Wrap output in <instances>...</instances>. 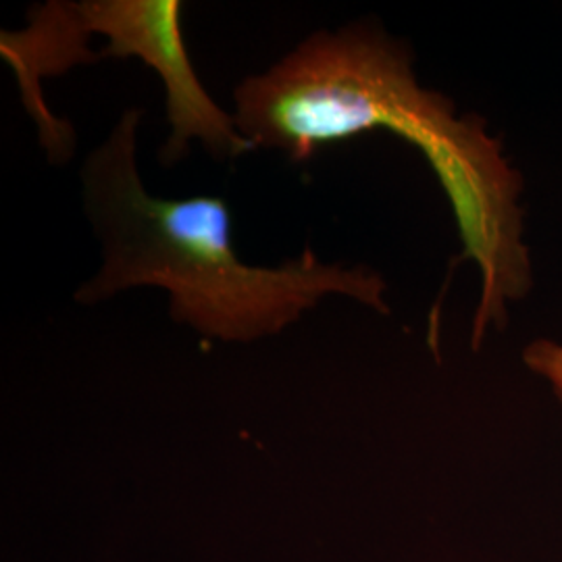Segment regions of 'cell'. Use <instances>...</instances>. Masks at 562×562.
Wrapping results in <instances>:
<instances>
[{"instance_id": "1", "label": "cell", "mask_w": 562, "mask_h": 562, "mask_svg": "<svg viewBox=\"0 0 562 562\" xmlns=\"http://www.w3.org/2000/svg\"><path fill=\"white\" fill-rule=\"evenodd\" d=\"M234 117L255 148L280 150L294 162L373 130L422 150L452 206L459 262H475L482 276L473 348L490 329H503L508 306L527 296L521 176L480 117H461L446 94L419 86L411 48L382 25L357 21L311 34L265 74L236 86Z\"/></svg>"}, {"instance_id": "2", "label": "cell", "mask_w": 562, "mask_h": 562, "mask_svg": "<svg viewBox=\"0 0 562 562\" xmlns=\"http://www.w3.org/2000/svg\"><path fill=\"white\" fill-rule=\"evenodd\" d=\"M142 117L144 109H125L81 162L83 213L101 241L102 261L76 290V302L99 304L142 285L161 288L173 322L225 344L278 336L327 296L392 313L380 273L322 261L311 246L276 267L241 261L223 196H153L138 171Z\"/></svg>"}, {"instance_id": "3", "label": "cell", "mask_w": 562, "mask_h": 562, "mask_svg": "<svg viewBox=\"0 0 562 562\" xmlns=\"http://www.w3.org/2000/svg\"><path fill=\"white\" fill-rule=\"evenodd\" d=\"M81 23L90 36L109 44L101 59H140L162 81L165 109L171 134L159 150V161L173 167L188 155L192 142L215 161H236L257 150L209 90L188 55L181 34L180 0H80Z\"/></svg>"}, {"instance_id": "4", "label": "cell", "mask_w": 562, "mask_h": 562, "mask_svg": "<svg viewBox=\"0 0 562 562\" xmlns=\"http://www.w3.org/2000/svg\"><path fill=\"white\" fill-rule=\"evenodd\" d=\"M27 25L20 32L2 30L0 53L20 81L25 111L36 121L41 144L50 162H67L76 150V130L48 109L42 97V80L57 78L78 65L101 60V53L90 50L76 2L48 0L32 7Z\"/></svg>"}, {"instance_id": "5", "label": "cell", "mask_w": 562, "mask_h": 562, "mask_svg": "<svg viewBox=\"0 0 562 562\" xmlns=\"http://www.w3.org/2000/svg\"><path fill=\"white\" fill-rule=\"evenodd\" d=\"M522 362L540 375L562 402V344L552 340L531 341L522 350Z\"/></svg>"}]
</instances>
